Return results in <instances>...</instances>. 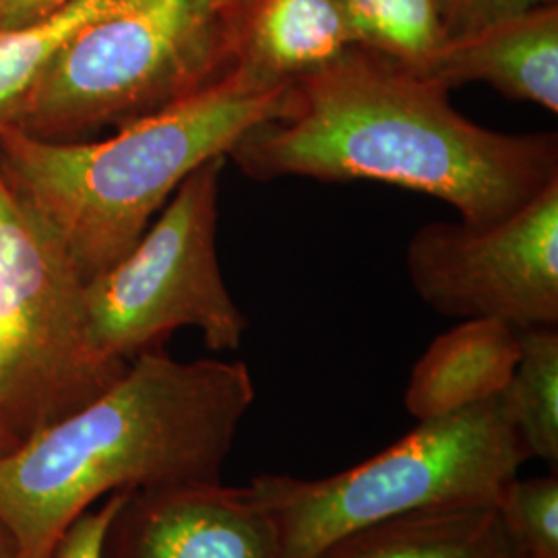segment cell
Masks as SVG:
<instances>
[{"instance_id":"cell-1","label":"cell","mask_w":558,"mask_h":558,"mask_svg":"<svg viewBox=\"0 0 558 558\" xmlns=\"http://www.w3.org/2000/svg\"><path fill=\"white\" fill-rule=\"evenodd\" d=\"M440 81L350 48L292 83L283 117L248 129L228 151L244 177L375 180L456 207L486 228L558 180L555 133L509 135L465 119Z\"/></svg>"},{"instance_id":"cell-2","label":"cell","mask_w":558,"mask_h":558,"mask_svg":"<svg viewBox=\"0 0 558 558\" xmlns=\"http://www.w3.org/2000/svg\"><path fill=\"white\" fill-rule=\"evenodd\" d=\"M255 396L240 360L161 348L131 360L101 396L0 459V518L21 558H54L66 530L120 490L221 482Z\"/></svg>"},{"instance_id":"cell-3","label":"cell","mask_w":558,"mask_h":558,"mask_svg":"<svg viewBox=\"0 0 558 558\" xmlns=\"http://www.w3.org/2000/svg\"><path fill=\"white\" fill-rule=\"evenodd\" d=\"M290 87L232 73L101 141L0 135V179L57 236L81 276H100L137 242L184 179L288 110Z\"/></svg>"},{"instance_id":"cell-4","label":"cell","mask_w":558,"mask_h":558,"mask_svg":"<svg viewBox=\"0 0 558 558\" xmlns=\"http://www.w3.org/2000/svg\"><path fill=\"white\" fill-rule=\"evenodd\" d=\"M246 0H131L69 41L17 129L81 140L193 98L239 66Z\"/></svg>"},{"instance_id":"cell-5","label":"cell","mask_w":558,"mask_h":558,"mask_svg":"<svg viewBox=\"0 0 558 558\" xmlns=\"http://www.w3.org/2000/svg\"><path fill=\"white\" fill-rule=\"evenodd\" d=\"M530 459L502 398L422 420L327 478L260 474L246 486L276 525L279 558H319L359 530L442 505L497 502Z\"/></svg>"},{"instance_id":"cell-6","label":"cell","mask_w":558,"mask_h":558,"mask_svg":"<svg viewBox=\"0 0 558 558\" xmlns=\"http://www.w3.org/2000/svg\"><path fill=\"white\" fill-rule=\"evenodd\" d=\"M126 366L94 348L85 279L0 179V422L23 442L101 396Z\"/></svg>"},{"instance_id":"cell-7","label":"cell","mask_w":558,"mask_h":558,"mask_svg":"<svg viewBox=\"0 0 558 558\" xmlns=\"http://www.w3.org/2000/svg\"><path fill=\"white\" fill-rule=\"evenodd\" d=\"M226 156L193 170L112 267L85 281V315L104 359L131 362L179 329H197L211 352H236L248 320L218 257Z\"/></svg>"},{"instance_id":"cell-8","label":"cell","mask_w":558,"mask_h":558,"mask_svg":"<svg viewBox=\"0 0 558 558\" xmlns=\"http://www.w3.org/2000/svg\"><path fill=\"white\" fill-rule=\"evenodd\" d=\"M405 267L422 302L445 317L557 327L558 180L499 223L422 226Z\"/></svg>"},{"instance_id":"cell-9","label":"cell","mask_w":558,"mask_h":558,"mask_svg":"<svg viewBox=\"0 0 558 558\" xmlns=\"http://www.w3.org/2000/svg\"><path fill=\"white\" fill-rule=\"evenodd\" d=\"M100 558H279L278 532L248 486L137 488L124 490Z\"/></svg>"},{"instance_id":"cell-10","label":"cell","mask_w":558,"mask_h":558,"mask_svg":"<svg viewBox=\"0 0 558 558\" xmlns=\"http://www.w3.org/2000/svg\"><path fill=\"white\" fill-rule=\"evenodd\" d=\"M428 77L447 89L486 83L509 100L558 112V7L544 4L449 38Z\"/></svg>"},{"instance_id":"cell-11","label":"cell","mask_w":558,"mask_h":558,"mask_svg":"<svg viewBox=\"0 0 558 558\" xmlns=\"http://www.w3.org/2000/svg\"><path fill=\"white\" fill-rule=\"evenodd\" d=\"M519 329L497 319H463L433 339L412 368L403 403L416 422L497 398L518 366Z\"/></svg>"},{"instance_id":"cell-12","label":"cell","mask_w":558,"mask_h":558,"mask_svg":"<svg viewBox=\"0 0 558 558\" xmlns=\"http://www.w3.org/2000/svg\"><path fill=\"white\" fill-rule=\"evenodd\" d=\"M354 48L339 0H246L236 73L286 87Z\"/></svg>"},{"instance_id":"cell-13","label":"cell","mask_w":558,"mask_h":558,"mask_svg":"<svg viewBox=\"0 0 558 558\" xmlns=\"http://www.w3.org/2000/svg\"><path fill=\"white\" fill-rule=\"evenodd\" d=\"M319 558L521 557L497 502H461L368 525L339 539Z\"/></svg>"},{"instance_id":"cell-14","label":"cell","mask_w":558,"mask_h":558,"mask_svg":"<svg viewBox=\"0 0 558 558\" xmlns=\"http://www.w3.org/2000/svg\"><path fill=\"white\" fill-rule=\"evenodd\" d=\"M131 0H71L57 13L0 29V135L15 129L62 48L83 27Z\"/></svg>"},{"instance_id":"cell-15","label":"cell","mask_w":558,"mask_h":558,"mask_svg":"<svg viewBox=\"0 0 558 558\" xmlns=\"http://www.w3.org/2000/svg\"><path fill=\"white\" fill-rule=\"evenodd\" d=\"M354 46L428 75L447 41L442 0H339Z\"/></svg>"},{"instance_id":"cell-16","label":"cell","mask_w":558,"mask_h":558,"mask_svg":"<svg viewBox=\"0 0 558 558\" xmlns=\"http://www.w3.org/2000/svg\"><path fill=\"white\" fill-rule=\"evenodd\" d=\"M519 336L518 366L500 398L530 459H542L557 472V327H534L519 331Z\"/></svg>"},{"instance_id":"cell-17","label":"cell","mask_w":558,"mask_h":558,"mask_svg":"<svg viewBox=\"0 0 558 558\" xmlns=\"http://www.w3.org/2000/svg\"><path fill=\"white\" fill-rule=\"evenodd\" d=\"M521 558H558V476L513 478L497 499Z\"/></svg>"},{"instance_id":"cell-18","label":"cell","mask_w":558,"mask_h":558,"mask_svg":"<svg viewBox=\"0 0 558 558\" xmlns=\"http://www.w3.org/2000/svg\"><path fill=\"white\" fill-rule=\"evenodd\" d=\"M544 4H557V0H442L447 40Z\"/></svg>"},{"instance_id":"cell-19","label":"cell","mask_w":558,"mask_h":558,"mask_svg":"<svg viewBox=\"0 0 558 558\" xmlns=\"http://www.w3.org/2000/svg\"><path fill=\"white\" fill-rule=\"evenodd\" d=\"M124 490L101 500L100 507L85 511L60 539L54 558H100L101 542L110 519L114 518Z\"/></svg>"},{"instance_id":"cell-20","label":"cell","mask_w":558,"mask_h":558,"mask_svg":"<svg viewBox=\"0 0 558 558\" xmlns=\"http://www.w3.org/2000/svg\"><path fill=\"white\" fill-rule=\"evenodd\" d=\"M66 2L71 0H0V29L44 20Z\"/></svg>"},{"instance_id":"cell-21","label":"cell","mask_w":558,"mask_h":558,"mask_svg":"<svg viewBox=\"0 0 558 558\" xmlns=\"http://www.w3.org/2000/svg\"><path fill=\"white\" fill-rule=\"evenodd\" d=\"M0 558H21L20 542L2 518H0Z\"/></svg>"},{"instance_id":"cell-22","label":"cell","mask_w":558,"mask_h":558,"mask_svg":"<svg viewBox=\"0 0 558 558\" xmlns=\"http://www.w3.org/2000/svg\"><path fill=\"white\" fill-rule=\"evenodd\" d=\"M20 439L0 422V459L7 458L11 451H15Z\"/></svg>"}]
</instances>
